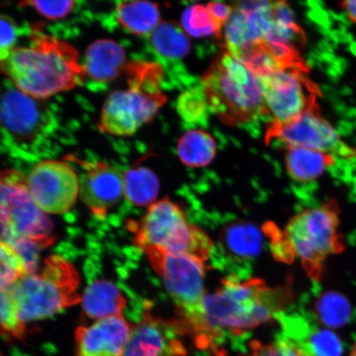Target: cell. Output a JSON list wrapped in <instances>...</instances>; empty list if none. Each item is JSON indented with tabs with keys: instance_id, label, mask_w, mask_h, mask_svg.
I'll return each instance as SVG.
<instances>
[{
	"instance_id": "cell-1",
	"label": "cell",
	"mask_w": 356,
	"mask_h": 356,
	"mask_svg": "<svg viewBox=\"0 0 356 356\" xmlns=\"http://www.w3.org/2000/svg\"><path fill=\"white\" fill-rule=\"evenodd\" d=\"M289 291L267 286L264 280H225L204 302L202 318L193 332L202 350H213L225 333L239 335L280 314Z\"/></svg>"
},
{
	"instance_id": "cell-2",
	"label": "cell",
	"mask_w": 356,
	"mask_h": 356,
	"mask_svg": "<svg viewBox=\"0 0 356 356\" xmlns=\"http://www.w3.org/2000/svg\"><path fill=\"white\" fill-rule=\"evenodd\" d=\"M0 71L17 90L38 100L69 91L86 81L76 49L48 35H35L28 47L16 48Z\"/></svg>"
},
{
	"instance_id": "cell-3",
	"label": "cell",
	"mask_w": 356,
	"mask_h": 356,
	"mask_svg": "<svg viewBox=\"0 0 356 356\" xmlns=\"http://www.w3.org/2000/svg\"><path fill=\"white\" fill-rule=\"evenodd\" d=\"M209 110L228 126H244L265 115L261 79L226 51L202 80Z\"/></svg>"
},
{
	"instance_id": "cell-4",
	"label": "cell",
	"mask_w": 356,
	"mask_h": 356,
	"mask_svg": "<svg viewBox=\"0 0 356 356\" xmlns=\"http://www.w3.org/2000/svg\"><path fill=\"white\" fill-rule=\"evenodd\" d=\"M53 224L31 195L19 172L0 173V240L25 262L38 259L39 249L53 243Z\"/></svg>"
},
{
	"instance_id": "cell-5",
	"label": "cell",
	"mask_w": 356,
	"mask_h": 356,
	"mask_svg": "<svg viewBox=\"0 0 356 356\" xmlns=\"http://www.w3.org/2000/svg\"><path fill=\"white\" fill-rule=\"evenodd\" d=\"M128 88L106 100L99 128L115 136H132L152 121L165 104L160 88L163 72L158 64L137 61L127 65Z\"/></svg>"
},
{
	"instance_id": "cell-6",
	"label": "cell",
	"mask_w": 356,
	"mask_h": 356,
	"mask_svg": "<svg viewBox=\"0 0 356 356\" xmlns=\"http://www.w3.org/2000/svg\"><path fill=\"white\" fill-rule=\"evenodd\" d=\"M59 122L42 100L13 88L0 95V139L8 153L26 160L49 152Z\"/></svg>"
},
{
	"instance_id": "cell-7",
	"label": "cell",
	"mask_w": 356,
	"mask_h": 356,
	"mask_svg": "<svg viewBox=\"0 0 356 356\" xmlns=\"http://www.w3.org/2000/svg\"><path fill=\"white\" fill-rule=\"evenodd\" d=\"M79 277L74 266L59 256L48 257L40 273L26 274L10 289L24 323L46 319L81 302Z\"/></svg>"
},
{
	"instance_id": "cell-8",
	"label": "cell",
	"mask_w": 356,
	"mask_h": 356,
	"mask_svg": "<svg viewBox=\"0 0 356 356\" xmlns=\"http://www.w3.org/2000/svg\"><path fill=\"white\" fill-rule=\"evenodd\" d=\"M134 242L145 252L157 250L186 254L206 262L213 248L207 234L199 227L190 224L180 207L168 199L149 206L137 226Z\"/></svg>"
},
{
	"instance_id": "cell-9",
	"label": "cell",
	"mask_w": 356,
	"mask_h": 356,
	"mask_svg": "<svg viewBox=\"0 0 356 356\" xmlns=\"http://www.w3.org/2000/svg\"><path fill=\"white\" fill-rule=\"evenodd\" d=\"M335 204H324L302 211L288 222L283 233L284 257H297L311 277L321 274L328 256L342 250Z\"/></svg>"
},
{
	"instance_id": "cell-10",
	"label": "cell",
	"mask_w": 356,
	"mask_h": 356,
	"mask_svg": "<svg viewBox=\"0 0 356 356\" xmlns=\"http://www.w3.org/2000/svg\"><path fill=\"white\" fill-rule=\"evenodd\" d=\"M151 266L160 277L178 313L184 318L186 332H193L202 318L206 299L204 282L206 261L186 254H170L157 250L145 252Z\"/></svg>"
},
{
	"instance_id": "cell-11",
	"label": "cell",
	"mask_w": 356,
	"mask_h": 356,
	"mask_svg": "<svg viewBox=\"0 0 356 356\" xmlns=\"http://www.w3.org/2000/svg\"><path fill=\"white\" fill-rule=\"evenodd\" d=\"M26 186L44 213L61 215L69 211L79 195V178L68 163L43 160L26 178Z\"/></svg>"
},
{
	"instance_id": "cell-12",
	"label": "cell",
	"mask_w": 356,
	"mask_h": 356,
	"mask_svg": "<svg viewBox=\"0 0 356 356\" xmlns=\"http://www.w3.org/2000/svg\"><path fill=\"white\" fill-rule=\"evenodd\" d=\"M233 8L222 33L226 51L243 60L266 47L265 39L273 24V2H240Z\"/></svg>"
},
{
	"instance_id": "cell-13",
	"label": "cell",
	"mask_w": 356,
	"mask_h": 356,
	"mask_svg": "<svg viewBox=\"0 0 356 356\" xmlns=\"http://www.w3.org/2000/svg\"><path fill=\"white\" fill-rule=\"evenodd\" d=\"M265 117L270 123H284L310 109L309 87L297 67L280 69L261 78Z\"/></svg>"
},
{
	"instance_id": "cell-14",
	"label": "cell",
	"mask_w": 356,
	"mask_h": 356,
	"mask_svg": "<svg viewBox=\"0 0 356 356\" xmlns=\"http://www.w3.org/2000/svg\"><path fill=\"white\" fill-rule=\"evenodd\" d=\"M267 145L278 142L289 148L302 147L330 153L341 146L336 128L311 108L284 123H270L266 134Z\"/></svg>"
},
{
	"instance_id": "cell-15",
	"label": "cell",
	"mask_w": 356,
	"mask_h": 356,
	"mask_svg": "<svg viewBox=\"0 0 356 356\" xmlns=\"http://www.w3.org/2000/svg\"><path fill=\"white\" fill-rule=\"evenodd\" d=\"M184 326L147 315L132 328L122 356H186Z\"/></svg>"
},
{
	"instance_id": "cell-16",
	"label": "cell",
	"mask_w": 356,
	"mask_h": 356,
	"mask_svg": "<svg viewBox=\"0 0 356 356\" xmlns=\"http://www.w3.org/2000/svg\"><path fill=\"white\" fill-rule=\"evenodd\" d=\"M79 197L97 217H105L124 197V173L104 162H83Z\"/></svg>"
},
{
	"instance_id": "cell-17",
	"label": "cell",
	"mask_w": 356,
	"mask_h": 356,
	"mask_svg": "<svg viewBox=\"0 0 356 356\" xmlns=\"http://www.w3.org/2000/svg\"><path fill=\"white\" fill-rule=\"evenodd\" d=\"M131 331L122 314L79 327L75 332V356H122Z\"/></svg>"
},
{
	"instance_id": "cell-18",
	"label": "cell",
	"mask_w": 356,
	"mask_h": 356,
	"mask_svg": "<svg viewBox=\"0 0 356 356\" xmlns=\"http://www.w3.org/2000/svg\"><path fill=\"white\" fill-rule=\"evenodd\" d=\"M126 67V51L122 46L108 39L90 44L86 53L83 68L86 79L106 84L113 81Z\"/></svg>"
},
{
	"instance_id": "cell-19",
	"label": "cell",
	"mask_w": 356,
	"mask_h": 356,
	"mask_svg": "<svg viewBox=\"0 0 356 356\" xmlns=\"http://www.w3.org/2000/svg\"><path fill=\"white\" fill-rule=\"evenodd\" d=\"M81 302L87 317L97 321L121 315L127 300L115 284L100 280L86 289Z\"/></svg>"
},
{
	"instance_id": "cell-20",
	"label": "cell",
	"mask_w": 356,
	"mask_h": 356,
	"mask_svg": "<svg viewBox=\"0 0 356 356\" xmlns=\"http://www.w3.org/2000/svg\"><path fill=\"white\" fill-rule=\"evenodd\" d=\"M115 13L120 26L139 37H150L160 24L159 7L154 3L120 2L115 6Z\"/></svg>"
},
{
	"instance_id": "cell-21",
	"label": "cell",
	"mask_w": 356,
	"mask_h": 356,
	"mask_svg": "<svg viewBox=\"0 0 356 356\" xmlns=\"http://www.w3.org/2000/svg\"><path fill=\"white\" fill-rule=\"evenodd\" d=\"M332 163L331 154L318 149L293 147L286 154L289 175L299 182L317 180Z\"/></svg>"
},
{
	"instance_id": "cell-22",
	"label": "cell",
	"mask_w": 356,
	"mask_h": 356,
	"mask_svg": "<svg viewBox=\"0 0 356 356\" xmlns=\"http://www.w3.org/2000/svg\"><path fill=\"white\" fill-rule=\"evenodd\" d=\"M150 44L160 59L178 60L184 59L191 51L188 35L176 22H163L150 35Z\"/></svg>"
},
{
	"instance_id": "cell-23",
	"label": "cell",
	"mask_w": 356,
	"mask_h": 356,
	"mask_svg": "<svg viewBox=\"0 0 356 356\" xmlns=\"http://www.w3.org/2000/svg\"><path fill=\"white\" fill-rule=\"evenodd\" d=\"M217 153V145L210 134L202 130H191L180 138L177 154L182 163L191 168L209 165Z\"/></svg>"
},
{
	"instance_id": "cell-24",
	"label": "cell",
	"mask_w": 356,
	"mask_h": 356,
	"mask_svg": "<svg viewBox=\"0 0 356 356\" xmlns=\"http://www.w3.org/2000/svg\"><path fill=\"white\" fill-rule=\"evenodd\" d=\"M159 190L158 177L149 168H134L124 173V197L134 206H151L158 197Z\"/></svg>"
},
{
	"instance_id": "cell-25",
	"label": "cell",
	"mask_w": 356,
	"mask_h": 356,
	"mask_svg": "<svg viewBox=\"0 0 356 356\" xmlns=\"http://www.w3.org/2000/svg\"><path fill=\"white\" fill-rule=\"evenodd\" d=\"M221 239L236 257H255L261 250L262 237L257 227L245 222L231 225L222 231Z\"/></svg>"
},
{
	"instance_id": "cell-26",
	"label": "cell",
	"mask_w": 356,
	"mask_h": 356,
	"mask_svg": "<svg viewBox=\"0 0 356 356\" xmlns=\"http://www.w3.org/2000/svg\"><path fill=\"white\" fill-rule=\"evenodd\" d=\"M181 26L186 34L202 38L216 35L220 37L224 26L211 15L206 6L194 4L186 8L181 16Z\"/></svg>"
},
{
	"instance_id": "cell-27",
	"label": "cell",
	"mask_w": 356,
	"mask_h": 356,
	"mask_svg": "<svg viewBox=\"0 0 356 356\" xmlns=\"http://www.w3.org/2000/svg\"><path fill=\"white\" fill-rule=\"evenodd\" d=\"M318 318L329 327H340L348 321L350 308L348 301L337 293H329L316 306Z\"/></svg>"
},
{
	"instance_id": "cell-28",
	"label": "cell",
	"mask_w": 356,
	"mask_h": 356,
	"mask_svg": "<svg viewBox=\"0 0 356 356\" xmlns=\"http://www.w3.org/2000/svg\"><path fill=\"white\" fill-rule=\"evenodd\" d=\"M24 332L25 323L20 318L11 289L0 291V337L10 335L20 339Z\"/></svg>"
},
{
	"instance_id": "cell-29",
	"label": "cell",
	"mask_w": 356,
	"mask_h": 356,
	"mask_svg": "<svg viewBox=\"0 0 356 356\" xmlns=\"http://www.w3.org/2000/svg\"><path fill=\"white\" fill-rule=\"evenodd\" d=\"M26 274L25 262L19 253L0 240V291L10 288Z\"/></svg>"
},
{
	"instance_id": "cell-30",
	"label": "cell",
	"mask_w": 356,
	"mask_h": 356,
	"mask_svg": "<svg viewBox=\"0 0 356 356\" xmlns=\"http://www.w3.org/2000/svg\"><path fill=\"white\" fill-rule=\"evenodd\" d=\"M177 111L188 123L197 124L206 119L210 110L203 89L193 88L185 92L178 99Z\"/></svg>"
},
{
	"instance_id": "cell-31",
	"label": "cell",
	"mask_w": 356,
	"mask_h": 356,
	"mask_svg": "<svg viewBox=\"0 0 356 356\" xmlns=\"http://www.w3.org/2000/svg\"><path fill=\"white\" fill-rule=\"evenodd\" d=\"M240 356H309L302 346L292 338L279 336L273 343L264 344L252 341L248 351Z\"/></svg>"
},
{
	"instance_id": "cell-32",
	"label": "cell",
	"mask_w": 356,
	"mask_h": 356,
	"mask_svg": "<svg viewBox=\"0 0 356 356\" xmlns=\"http://www.w3.org/2000/svg\"><path fill=\"white\" fill-rule=\"evenodd\" d=\"M17 41V25L11 17L0 15V70L15 50Z\"/></svg>"
},
{
	"instance_id": "cell-33",
	"label": "cell",
	"mask_w": 356,
	"mask_h": 356,
	"mask_svg": "<svg viewBox=\"0 0 356 356\" xmlns=\"http://www.w3.org/2000/svg\"><path fill=\"white\" fill-rule=\"evenodd\" d=\"M74 1H28L21 6L32 7L40 15L50 20H59L68 16L74 10Z\"/></svg>"
},
{
	"instance_id": "cell-34",
	"label": "cell",
	"mask_w": 356,
	"mask_h": 356,
	"mask_svg": "<svg viewBox=\"0 0 356 356\" xmlns=\"http://www.w3.org/2000/svg\"><path fill=\"white\" fill-rule=\"evenodd\" d=\"M207 7L215 19L225 28L227 22L232 15L234 8L220 2L209 3Z\"/></svg>"
},
{
	"instance_id": "cell-35",
	"label": "cell",
	"mask_w": 356,
	"mask_h": 356,
	"mask_svg": "<svg viewBox=\"0 0 356 356\" xmlns=\"http://www.w3.org/2000/svg\"><path fill=\"white\" fill-rule=\"evenodd\" d=\"M342 8L350 20L356 24V0H349L342 3Z\"/></svg>"
},
{
	"instance_id": "cell-36",
	"label": "cell",
	"mask_w": 356,
	"mask_h": 356,
	"mask_svg": "<svg viewBox=\"0 0 356 356\" xmlns=\"http://www.w3.org/2000/svg\"><path fill=\"white\" fill-rule=\"evenodd\" d=\"M350 356H356V342L353 346V350H351Z\"/></svg>"
},
{
	"instance_id": "cell-37",
	"label": "cell",
	"mask_w": 356,
	"mask_h": 356,
	"mask_svg": "<svg viewBox=\"0 0 356 356\" xmlns=\"http://www.w3.org/2000/svg\"><path fill=\"white\" fill-rule=\"evenodd\" d=\"M216 356H225V353H222V351H221V353H218L216 354Z\"/></svg>"
},
{
	"instance_id": "cell-38",
	"label": "cell",
	"mask_w": 356,
	"mask_h": 356,
	"mask_svg": "<svg viewBox=\"0 0 356 356\" xmlns=\"http://www.w3.org/2000/svg\"><path fill=\"white\" fill-rule=\"evenodd\" d=\"M0 356H3V355H1V353H0Z\"/></svg>"
}]
</instances>
